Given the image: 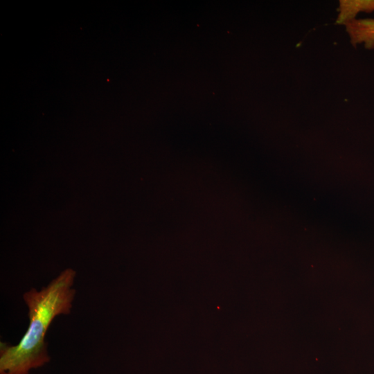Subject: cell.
Wrapping results in <instances>:
<instances>
[{
	"mask_svg": "<svg viewBox=\"0 0 374 374\" xmlns=\"http://www.w3.org/2000/svg\"><path fill=\"white\" fill-rule=\"evenodd\" d=\"M340 10L341 14L337 22L345 24L354 19L359 11L371 12L374 10V1H341Z\"/></svg>",
	"mask_w": 374,
	"mask_h": 374,
	"instance_id": "3",
	"label": "cell"
},
{
	"mask_svg": "<svg viewBox=\"0 0 374 374\" xmlns=\"http://www.w3.org/2000/svg\"><path fill=\"white\" fill-rule=\"evenodd\" d=\"M0 374H10V373H0Z\"/></svg>",
	"mask_w": 374,
	"mask_h": 374,
	"instance_id": "4",
	"label": "cell"
},
{
	"mask_svg": "<svg viewBox=\"0 0 374 374\" xmlns=\"http://www.w3.org/2000/svg\"><path fill=\"white\" fill-rule=\"evenodd\" d=\"M345 24L353 45L364 42L366 48H374V19H354Z\"/></svg>",
	"mask_w": 374,
	"mask_h": 374,
	"instance_id": "2",
	"label": "cell"
},
{
	"mask_svg": "<svg viewBox=\"0 0 374 374\" xmlns=\"http://www.w3.org/2000/svg\"><path fill=\"white\" fill-rule=\"evenodd\" d=\"M75 278V271L67 269L40 290L33 287L24 293L29 324L17 344L1 342L0 373L28 374L49 362L46 335L56 317L71 313Z\"/></svg>",
	"mask_w": 374,
	"mask_h": 374,
	"instance_id": "1",
	"label": "cell"
}]
</instances>
